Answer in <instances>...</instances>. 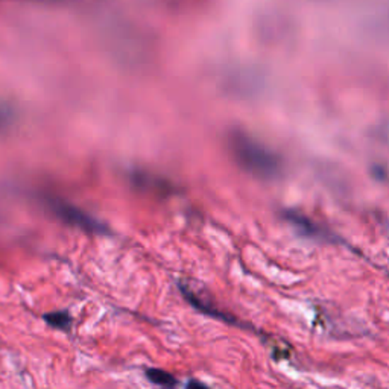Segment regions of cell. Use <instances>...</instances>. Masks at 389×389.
Here are the masks:
<instances>
[{
	"label": "cell",
	"mask_w": 389,
	"mask_h": 389,
	"mask_svg": "<svg viewBox=\"0 0 389 389\" xmlns=\"http://www.w3.org/2000/svg\"><path fill=\"white\" fill-rule=\"evenodd\" d=\"M230 146L239 165L245 170L251 172L252 175L272 178L279 173L280 163L277 157L262 146L259 141L242 134V132H236L231 136Z\"/></svg>",
	"instance_id": "cell-1"
},
{
	"label": "cell",
	"mask_w": 389,
	"mask_h": 389,
	"mask_svg": "<svg viewBox=\"0 0 389 389\" xmlns=\"http://www.w3.org/2000/svg\"><path fill=\"white\" fill-rule=\"evenodd\" d=\"M47 206L59 219H63L66 223L71 225V227H76L88 233H105L104 225L98 222L95 218L88 216L83 210L74 207L71 204L59 201L57 198H49Z\"/></svg>",
	"instance_id": "cell-2"
},
{
	"label": "cell",
	"mask_w": 389,
	"mask_h": 389,
	"mask_svg": "<svg viewBox=\"0 0 389 389\" xmlns=\"http://www.w3.org/2000/svg\"><path fill=\"white\" fill-rule=\"evenodd\" d=\"M146 374H148L151 382L161 385V386H173L177 383L175 378H173L169 373L163 371V370H148Z\"/></svg>",
	"instance_id": "cell-3"
},
{
	"label": "cell",
	"mask_w": 389,
	"mask_h": 389,
	"mask_svg": "<svg viewBox=\"0 0 389 389\" xmlns=\"http://www.w3.org/2000/svg\"><path fill=\"white\" fill-rule=\"evenodd\" d=\"M45 320L57 329H67L70 325V316L67 312H55L45 315Z\"/></svg>",
	"instance_id": "cell-4"
}]
</instances>
